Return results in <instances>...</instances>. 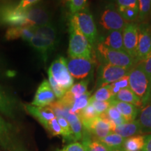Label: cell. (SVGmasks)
I'll return each instance as SVG.
<instances>
[{"instance_id":"obj_1","label":"cell","mask_w":151,"mask_h":151,"mask_svg":"<svg viewBox=\"0 0 151 151\" xmlns=\"http://www.w3.org/2000/svg\"><path fill=\"white\" fill-rule=\"evenodd\" d=\"M58 43V30L51 22L36 27L35 35L27 43L39 55L43 63L46 64Z\"/></svg>"},{"instance_id":"obj_2","label":"cell","mask_w":151,"mask_h":151,"mask_svg":"<svg viewBox=\"0 0 151 151\" xmlns=\"http://www.w3.org/2000/svg\"><path fill=\"white\" fill-rule=\"evenodd\" d=\"M95 51L97 59L101 64H109L128 69H132L137 64V60L127 52L109 48L101 41L96 45Z\"/></svg>"},{"instance_id":"obj_3","label":"cell","mask_w":151,"mask_h":151,"mask_svg":"<svg viewBox=\"0 0 151 151\" xmlns=\"http://www.w3.org/2000/svg\"><path fill=\"white\" fill-rule=\"evenodd\" d=\"M92 47L76 25L70 20L68 55L69 58L92 59Z\"/></svg>"},{"instance_id":"obj_4","label":"cell","mask_w":151,"mask_h":151,"mask_svg":"<svg viewBox=\"0 0 151 151\" xmlns=\"http://www.w3.org/2000/svg\"><path fill=\"white\" fill-rule=\"evenodd\" d=\"M0 149L3 151H29L18 129L0 115Z\"/></svg>"},{"instance_id":"obj_5","label":"cell","mask_w":151,"mask_h":151,"mask_svg":"<svg viewBox=\"0 0 151 151\" xmlns=\"http://www.w3.org/2000/svg\"><path fill=\"white\" fill-rule=\"evenodd\" d=\"M128 76L129 88L141 100L143 107L148 99L151 80L139 63L132 68Z\"/></svg>"},{"instance_id":"obj_6","label":"cell","mask_w":151,"mask_h":151,"mask_svg":"<svg viewBox=\"0 0 151 151\" xmlns=\"http://www.w3.org/2000/svg\"><path fill=\"white\" fill-rule=\"evenodd\" d=\"M71 21L74 23L81 32L83 35L90 45L93 47L97 42V29L94 18L87 7L71 15Z\"/></svg>"},{"instance_id":"obj_7","label":"cell","mask_w":151,"mask_h":151,"mask_svg":"<svg viewBox=\"0 0 151 151\" xmlns=\"http://www.w3.org/2000/svg\"><path fill=\"white\" fill-rule=\"evenodd\" d=\"M99 24L106 31L121 30L129 23L119 13L116 5L109 3L104 7L101 11L99 20Z\"/></svg>"},{"instance_id":"obj_8","label":"cell","mask_w":151,"mask_h":151,"mask_svg":"<svg viewBox=\"0 0 151 151\" xmlns=\"http://www.w3.org/2000/svg\"><path fill=\"white\" fill-rule=\"evenodd\" d=\"M48 71L51 73L58 84L66 91L69 90L74 83V79L71 75L67 67V59L60 56L52 62Z\"/></svg>"},{"instance_id":"obj_9","label":"cell","mask_w":151,"mask_h":151,"mask_svg":"<svg viewBox=\"0 0 151 151\" xmlns=\"http://www.w3.org/2000/svg\"><path fill=\"white\" fill-rule=\"evenodd\" d=\"M130 70L131 69L128 68L117 67L109 64H101L98 70L97 87L99 88L113 83L129 74Z\"/></svg>"},{"instance_id":"obj_10","label":"cell","mask_w":151,"mask_h":151,"mask_svg":"<svg viewBox=\"0 0 151 151\" xmlns=\"http://www.w3.org/2000/svg\"><path fill=\"white\" fill-rule=\"evenodd\" d=\"M67 62L68 69L73 78H88L94 71V62L92 59L69 58Z\"/></svg>"},{"instance_id":"obj_11","label":"cell","mask_w":151,"mask_h":151,"mask_svg":"<svg viewBox=\"0 0 151 151\" xmlns=\"http://www.w3.org/2000/svg\"><path fill=\"white\" fill-rule=\"evenodd\" d=\"M0 21L11 27L27 26L26 9L8 6L0 9Z\"/></svg>"},{"instance_id":"obj_12","label":"cell","mask_w":151,"mask_h":151,"mask_svg":"<svg viewBox=\"0 0 151 151\" xmlns=\"http://www.w3.org/2000/svg\"><path fill=\"white\" fill-rule=\"evenodd\" d=\"M82 124L85 130L99 141L113 132L116 127L114 124L100 116L90 121L82 122Z\"/></svg>"},{"instance_id":"obj_13","label":"cell","mask_w":151,"mask_h":151,"mask_svg":"<svg viewBox=\"0 0 151 151\" xmlns=\"http://www.w3.org/2000/svg\"><path fill=\"white\" fill-rule=\"evenodd\" d=\"M122 37L124 51L137 60L139 25L134 22L127 23L122 30Z\"/></svg>"},{"instance_id":"obj_14","label":"cell","mask_w":151,"mask_h":151,"mask_svg":"<svg viewBox=\"0 0 151 151\" xmlns=\"http://www.w3.org/2000/svg\"><path fill=\"white\" fill-rule=\"evenodd\" d=\"M27 26L39 27L51 22L49 10L41 5H35L26 9Z\"/></svg>"},{"instance_id":"obj_15","label":"cell","mask_w":151,"mask_h":151,"mask_svg":"<svg viewBox=\"0 0 151 151\" xmlns=\"http://www.w3.org/2000/svg\"><path fill=\"white\" fill-rule=\"evenodd\" d=\"M55 94L48 81L44 79L38 87L31 104L39 107L48 106L55 101Z\"/></svg>"},{"instance_id":"obj_16","label":"cell","mask_w":151,"mask_h":151,"mask_svg":"<svg viewBox=\"0 0 151 151\" xmlns=\"http://www.w3.org/2000/svg\"><path fill=\"white\" fill-rule=\"evenodd\" d=\"M18 106L17 100L0 85V113L9 118H16Z\"/></svg>"},{"instance_id":"obj_17","label":"cell","mask_w":151,"mask_h":151,"mask_svg":"<svg viewBox=\"0 0 151 151\" xmlns=\"http://www.w3.org/2000/svg\"><path fill=\"white\" fill-rule=\"evenodd\" d=\"M151 51V30L146 24L139 26V38L137 49V61L146 58Z\"/></svg>"},{"instance_id":"obj_18","label":"cell","mask_w":151,"mask_h":151,"mask_svg":"<svg viewBox=\"0 0 151 151\" xmlns=\"http://www.w3.org/2000/svg\"><path fill=\"white\" fill-rule=\"evenodd\" d=\"M24 109L29 114L37 119L44 128L46 127L50 120L56 118L55 114L50 106L39 107L32 104H26L24 105Z\"/></svg>"},{"instance_id":"obj_19","label":"cell","mask_w":151,"mask_h":151,"mask_svg":"<svg viewBox=\"0 0 151 151\" xmlns=\"http://www.w3.org/2000/svg\"><path fill=\"white\" fill-rule=\"evenodd\" d=\"M35 27L33 26L11 27L7 29L5 34V38L9 41L21 39L28 43L35 35Z\"/></svg>"},{"instance_id":"obj_20","label":"cell","mask_w":151,"mask_h":151,"mask_svg":"<svg viewBox=\"0 0 151 151\" xmlns=\"http://www.w3.org/2000/svg\"><path fill=\"white\" fill-rule=\"evenodd\" d=\"M111 104L115 106L126 122L134 121L137 119L139 115V109L136 106L131 104L120 101L112 99L111 100Z\"/></svg>"},{"instance_id":"obj_21","label":"cell","mask_w":151,"mask_h":151,"mask_svg":"<svg viewBox=\"0 0 151 151\" xmlns=\"http://www.w3.org/2000/svg\"><path fill=\"white\" fill-rule=\"evenodd\" d=\"M101 42L104 46L111 49L124 51L122 31L121 30H113V31L107 32L105 37L101 39Z\"/></svg>"},{"instance_id":"obj_22","label":"cell","mask_w":151,"mask_h":151,"mask_svg":"<svg viewBox=\"0 0 151 151\" xmlns=\"http://www.w3.org/2000/svg\"><path fill=\"white\" fill-rule=\"evenodd\" d=\"M113 132L120 135L124 139L141 134L140 126L137 120L131 122H126L116 126Z\"/></svg>"},{"instance_id":"obj_23","label":"cell","mask_w":151,"mask_h":151,"mask_svg":"<svg viewBox=\"0 0 151 151\" xmlns=\"http://www.w3.org/2000/svg\"><path fill=\"white\" fill-rule=\"evenodd\" d=\"M137 117L141 134L151 133V102L141 109Z\"/></svg>"},{"instance_id":"obj_24","label":"cell","mask_w":151,"mask_h":151,"mask_svg":"<svg viewBox=\"0 0 151 151\" xmlns=\"http://www.w3.org/2000/svg\"><path fill=\"white\" fill-rule=\"evenodd\" d=\"M81 141L86 151H109V148L101 141L92 137L85 129Z\"/></svg>"},{"instance_id":"obj_25","label":"cell","mask_w":151,"mask_h":151,"mask_svg":"<svg viewBox=\"0 0 151 151\" xmlns=\"http://www.w3.org/2000/svg\"><path fill=\"white\" fill-rule=\"evenodd\" d=\"M113 99L120 101L131 104L136 106L139 109L143 107L141 100L129 88L120 89L118 93L115 95Z\"/></svg>"},{"instance_id":"obj_26","label":"cell","mask_w":151,"mask_h":151,"mask_svg":"<svg viewBox=\"0 0 151 151\" xmlns=\"http://www.w3.org/2000/svg\"><path fill=\"white\" fill-rule=\"evenodd\" d=\"M65 118L67 119L69 125H70L75 141H77L81 140L83 137V134L84 128L79 117L76 114L71 113L70 110H69L67 114L66 115Z\"/></svg>"},{"instance_id":"obj_27","label":"cell","mask_w":151,"mask_h":151,"mask_svg":"<svg viewBox=\"0 0 151 151\" xmlns=\"http://www.w3.org/2000/svg\"><path fill=\"white\" fill-rule=\"evenodd\" d=\"M146 136L135 135L124 139L122 148L124 151H142Z\"/></svg>"},{"instance_id":"obj_28","label":"cell","mask_w":151,"mask_h":151,"mask_svg":"<svg viewBox=\"0 0 151 151\" xmlns=\"http://www.w3.org/2000/svg\"><path fill=\"white\" fill-rule=\"evenodd\" d=\"M99 116L109 120L111 123L114 124L116 126L126 122V120L122 116V115L116 109V107L111 104L108 110L106 111L105 113L100 115Z\"/></svg>"},{"instance_id":"obj_29","label":"cell","mask_w":151,"mask_h":151,"mask_svg":"<svg viewBox=\"0 0 151 151\" xmlns=\"http://www.w3.org/2000/svg\"><path fill=\"white\" fill-rule=\"evenodd\" d=\"M90 95H91V92L88 91L86 94H83L81 97L73 100L72 104L69 109L70 112L78 116L79 113L89 104L90 98L91 97Z\"/></svg>"},{"instance_id":"obj_30","label":"cell","mask_w":151,"mask_h":151,"mask_svg":"<svg viewBox=\"0 0 151 151\" xmlns=\"http://www.w3.org/2000/svg\"><path fill=\"white\" fill-rule=\"evenodd\" d=\"M124 140V138L120 135L115 133V132H111L106 137H105L100 141L109 149H111L122 147Z\"/></svg>"},{"instance_id":"obj_31","label":"cell","mask_w":151,"mask_h":151,"mask_svg":"<svg viewBox=\"0 0 151 151\" xmlns=\"http://www.w3.org/2000/svg\"><path fill=\"white\" fill-rule=\"evenodd\" d=\"M114 97L112 90L109 86H105L98 88L90 99L97 101H111Z\"/></svg>"},{"instance_id":"obj_32","label":"cell","mask_w":151,"mask_h":151,"mask_svg":"<svg viewBox=\"0 0 151 151\" xmlns=\"http://www.w3.org/2000/svg\"><path fill=\"white\" fill-rule=\"evenodd\" d=\"M139 4V21H143L150 15L151 0H138Z\"/></svg>"},{"instance_id":"obj_33","label":"cell","mask_w":151,"mask_h":151,"mask_svg":"<svg viewBox=\"0 0 151 151\" xmlns=\"http://www.w3.org/2000/svg\"><path fill=\"white\" fill-rule=\"evenodd\" d=\"M78 116L79 117V118H80L81 122H85L90 121V120L97 118V117L99 116L97 113L95 109H94V107L92 106V105L89 104L86 108L83 109V110L79 113Z\"/></svg>"},{"instance_id":"obj_34","label":"cell","mask_w":151,"mask_h":151,"mask_svg":"<svg viewBox=\"0 0 151 151\" xmlns=\"http://www.w3.org/2000/svg\"><path fill=\"white\" fill-rule=\"evenodd\" d=\"M117 9L124 20L128 22H132L136 19H138L139 10L131 8H125V7H117Z\"/></svg>"},{"instance_id":"obj_35","label":"cell","mask_w":151,"mask_h":151,"mask_svg":"<svg viewBox=\"0 0 151 151\" xmlns=\"http://www.w3.org/2000/svg\"><path fill=\"white\" fill-rule=\"evenodd\" d=\"M45 129L52 137H55V136H62V137H63V131H62V128L60 127L57 118L50 120L48 124H47L46 127Z\"/></svg>"},{"instance_id":"obj_36","label":"cell","mask_w":151,"mask_h":151,"mask_svg":"<svg viewBox=\"0 0 151 151\" xmlns=\"http://www.w3.org/2000/svg\"><path fill=\"white\" fill-rule=\"evenodd\" d=\"M71 15L78 12L86 7L88 0H65Z\"/></svg>"},{"instance_id":"obj_37","label":"cell","mask_w":151,"mask_h":151,"mask_svg":"<svg viewBox=\"0 0 151 151\" xmlns=\"http://www.w3.org/2000/svg\"><path fill=\"white\" fill-rule=\"evenodd\" d=\"M109 87L111 88V90H112L113 94L115 95L118 93L119 90L122 88H129V76L128 75L122 77L120 80L116 81V82L113 83L110 85H109Z\"/></svg>"},{"instance_id":"obj_38","label":"cell","mask_w":151,"mask_h":151,"mask_svg":"<svg viewBox=\"0 0 151 151\" xmlns=\"http://www.w3.org/2000/svg\"><path fill=\"white\" fill-rule=\"evenodd\" d=\"M48 82L50 83V86L51 87L52 90H53L55 94V97L56 98H58V99H62V97H64L66 93V90H65L64 89L60 87L59 85L58 84V83L56 82V81L55 80L53 77L51 73H50L49 71H48Z\"/></svg>"},{"instance_id":"obj_39","label":"cell","mask_w":151,"mask_h":151,"mask_svg":"<svg viewBox=\"0 0 151 151\" xmlns=\"http://www.w3.org/2000/svg\"><path fill=\"white\" fill-rule=\"evenodd\" d=\"M89 104L92 105L95 109L97 113L100 116L102 113H105L108 110L109 107L111 106L110 101H97V100H93L90 98Z\"/></svg>"},{"instance_id":"obj_40","label":"cell","mask_w":151,"mask_h":151,"mask_svg":"<svg viewBox=\"0 0 151 151\" xmlns=\"http://www.w3.org/2000/svg\"><path fill=\"white\" fill-rule=\"evenodd\" d=\"M138 63L142 67L143 71L146 72L148 78L151 80V51Z\"/></svg>"},{"instance_id":"obj_41","label":"cell","mask_w":151,"mask_h":151,"mask_svg":"<svg viewBox=\"0 0 151 151\" xmlns=\"http://www.w3.org/2000/svg\"><path fill=\"white\" fill-rule=\"evenodd\" d=\"M116 4L117 7H125L139 10L138 0H113Z\"/></svg>"},{"instance_id":"obj_42","label":"cell","mask_w":151,"mask_h":151,"mask_svg":"<svg viewBox=\"0 0 151 151\" xmlns=\"http://www.w3.org/2000/svg\"><path fill=\"white\" fill-rule=\"evenodd\" d=\"M55 151H86V150L81 142L75 141V142L69 143L63 148L57 149Z\"/></svg>"},{"instance_id":"obj_43","label":"cell","mask_w":151,"mask_h":151,"mask_svg":"<svg viewBox=\"0 0 151 151\" xmlns=\"http://www.w3.org/2000/svg\"><path fill=\"white\" fill-rule=\"evenodd\" d=\"M41 0H20L17 7L20 9H27L36 5Z\"/></svg>"},{"instance_id":"obj_44","label":"cell","mask_w":151,"mask_h":151,"mask_svg":"<svg viewBox=\"0 0 151 151\" xmlns=\"http://www.w3.org/2000/svg\"><path fill=\"white\" fill-rule=\"evenodd\" d=\"M11 71L7 69V66L5 64L4 60L2 59L1 56L0 55V77L11 76Z\"/></svg>"},{"instance_id":"obj_45","label":"cell","mask_w":151,"mask_h":151,"mask_svg":"<svg viewBox=\"0 0 151 151\" xmlns=\"http://www.w3.org/2000/svg\"><path fill=\"white\" fill-rule=\"evenodd\" d=\"M142 151H151V134L146 136L144 146Z\"/></svg>"},{"instance_id":"obj_46","label":"cell","mask_w":151,"mask_h":151,"mask_svg":"<svg viewBox=\"0 0 151 151\" xmlns=\"http://www.w3.org/2000/svg\"><path fill=\"white\" fill-rule=\"evenodd\" d=\"M151 102V82H150V90H149V94H148V99H147V104Z\"/></svg>"},{"instance_id":"obj_47","label":"cell","mask_w":151,"mask_h":151,"mask_svg":"<svg viewBox=\"0 0 151 151\" xmlns=\"http://www.w3.org/2000/svg\"><path fill=\"white\" fill-rule=\"evenodd\" d=\"M109 151H124V150H123V148H122V147H119V148L109 149Z\"/></svg>"},{"instance_id":"obj_48","label":"cell","mask_w":151,"mask_h":151,"mask_svg":"<svg viewBox=\"0 0 151 151\" xmlns=\"http://www.w3.org/2000/svg\"><path fill=\"white\" fill-rule=\"evenodd\" d=\"M109 1H113V0H109Z\"/></svg>"},{"instance_id":"obj_49","label":"cell","mask_w":151,"mask_h":151,"mask_svg":"<svg viewBox=\"0 0 151 151\" xmlns=\"http://www.w3.org/2000/svg\"><path fill=\"white\" fill-rule=\"evenodd\" d=\"M150 15H151V12H150Z\"/></svg>"},{"instance_id":"obj_50","label":"cell","mask_w":151,"mask_h":151,"mask_svg":"<svg viewBox=\"0 0 151 151\" xmlns=\"http://www.w3.org/2000/svg\"><path fill=\"white\" fill-rule=\"evenodd\" d=\"M0 151H1V150H0Z\"/></svg>"}]
</instances>
